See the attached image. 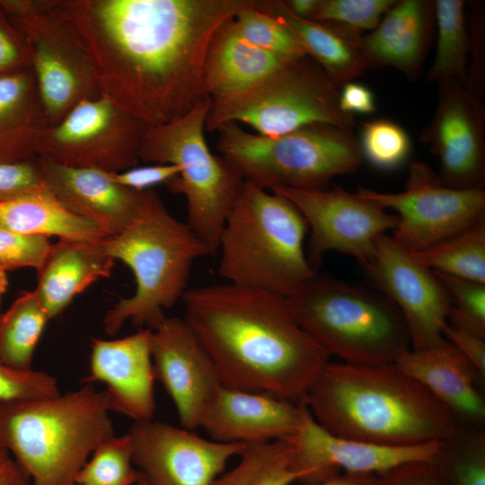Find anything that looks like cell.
<instances>
[{
  "label": "cell",
  "mask_w": 485,
  "mask_h": 485,
  "mask_svg": "<svg viewBox=\"0 0 485 485\" xmlns=\"http://www.w3.org/2000/svg\"><path fill=\"white\" fill-rule=\"evenodd\" d=\"M57 0H0V7L9 18H28L50 11Z\"/></svg>",
  "instance_id": "obj_48"
},
{
  "label": "cell",
  "mask_w": 485,
  "mask_h": 485,
  "mask_svg": "<svg viewBox=\"0 0 485 485\" xmlns=\"http://www.w3.org/2000/svg\"><path fill=\"white\" fill-rule=\"evenodd\" d=\"M38 157L0 163V199L46 190Z\"/></svg>",
  "instance_id": "obj_42"
},
{
  "label": "cell",
  "mask_w": 485,
  "mask_h": 485,
  "mask_svg": "<svg viewBox=\"0 0 485 485\" xmlns=\"http://www.w3.org/2000/svg\"><path fill=\"white\" fill-rule=\"evenodd\" d=\"M439 97L422 134L440 163L439 181L453 188H482L484 109L472 90L454 79L438 81Z\"/></svg>",
  "instance_id": "obj_18"
},
{
  "label": "cell",
  "mask_w": 485,
  "mask_h": 485,
  "mask_svg": "<svg viewBox=\"0 0 485 485\" xmlns=\"http://www.w3.org/2000/svg\"><path fill=\"white\" fill-rule=\"evenodd\" d=\"M182 301L224 386L300 402L330 362L285 296L225 282L188 289Z\"/></svg>",
  "instance_id": "obj_2"
},
{
  "label": "cell",
  "mask_w": 485,
  "mask_h": 485,
  "mask_svg": "<svg viewBox=\"0 0 485 485\" xmlns=\"http://www.w3.org/2000/svg\"><path fill=\"white\" fill-rule=\"evenodd\" d=\"M356 193L396 213L399 220L391 236L410 252L425 250L485 218L482 188L446 186L422 162L410 163L401 192L358 186Z\"/></svg>",
  "instance_id": "obj_12"
},
{
  "label": "cell",
  "mask_w": 485,
  "mask_h": 485,
  "mask_svg": "<svg viewBox=\"0 0 485 485\" xmlns=\"http://www.w3.org/2000/svg\"><path fill=\"white\" fill-rule=\"evenodd\" d=\"M303 401L328 432L383 445L442 441L460 427L428 389L395 364L330 361Z\"/></svg>",
  "instance_id": "obj_3"
},
{
  "label": "cell",
  "mask_w": 485,
  "mask_h": 485,
  "mask_svg": "<svg viewBox=\"0 0 485 485\" xmlns=\"http://www.w3.org/2000/svg\"><path fill=\"white\" fill-rule=\"evenodd\" d=\"M322 0H288L284 1L287 9L295 16L312 20Z\"/></svg>",
  "instance_id": "obj_51"
},
{
  "label": "cell",
  "mask_w": 485,
  "mask_h": 485,
  "mask_svg": "<svg viewBox=\"0 0 485 485\" xmlns=\"http://www.w3.org/2000/svg\"><path fill=\"white\" fill-rule=\"evenodd\" d=\"M411 254L434 271L485 284V218Z\"/></svg>",
  "instance_id": "obj_32"
},
{
  "label": "cell",
  "mask_w": 485,
  "mask_h": 485,
  "mask_svg": "<svg viewBox=\"0 0 485 485\" xmlns=\"http://www.w3.org/2000/svg\"><path fill=\"white\" fill-rule=\"evenodd\" d=\"M31 66L27 42L0 7V74Z\"/></svg>",
  "instance_id": "obj_43"
},
{
  "label": "cell",
  "mask_w": 485,
  "mask_h": 485,
  "mask_svg": "<svg viewBox=\"0 0 485 485\" xmlns=\"http://www.w3.org/2000/svg\"><path fill=\"white\" fill-rule=\"evenodd\" d=\"M288 62L245 41L231 18L215 32L207 51L203 68L206 93L213 99L239 92Z\"/></svg>",
  "instance_id": "obj_26"
},
{
  "label": "cell",
  "mask_w": 485,
  "mask_h": 485,
  "mask_svg": "<svg viewBox=\"0 0 485 485\" xmlns=\"http://www.w3.org/2000/svg\"><path fill=\"white\" fill-rule=\"evenodd\" d=\"M393 0H322L313 21L339 25L349 31L374 30Z\"/></svg>",
  "instance_id": "obj_39"
},
{
  "label": "cell",
  "mask_w": 485,
  "mask_h": 485,
  "mask_svg": "<svg viewBox=\"0 0 485 485\" xmlns=\"http://www.w3.org/2000/svg\"><path fill=\"white\" fill-rule=\"evenodd\" d=\"M340 110L348 114L354 112L370 114L375 110V97L372 92L363 84L348 82L339 91Z\"/></svg>",
  "instance_id": "obj_47"
},
{
  "label": "cell",
  "mask_w": 485,
  "mask_h": 485,
  "mask_svg": "<svg viewBox=\"0 0 485 485\" xmlns=\"http://www.w3.org/2000/svg\"><path fill=\"white\" fill-rule=\"evenodd\" d=\"M267 13L278 18L297 38L311 57L336 84L359 75L367 63L355 32L328 22L294 15L284 1H269Z\"/></svg>",
  "instance_id": "obj_28"
},
{
  "label": "cell",
  "mask_w": 485,
  "mask_h": 485,
  "mask_svg": "<svg viewBox=\"0 0 485 485\" xmlns=\"http://www.w3.org/2000/svg\"><path fill=\"white\" fill-rule=\"evenodd\" d=\"M288 438L301 485H313L341 472L380 475L408 463L432 461L441 442L393 446L338 436L321 427L306 406L300 427Z\"/></svg>",
  "instance_id": "obj_17"
},
{
  "label": "cell",
  "mask_w": 485,
  "mask_h": 485,
  "mask_svg": "<svg viewBox=\"0 0 485 485\" xmlns=\"http://www.w3.org/2000/svg\"><path fill=\"white\" fill-rule=\"evenodd\" d=\"M365 269L377 290L400 311L411 348L426 349L445 340L452 302L432 269L386 234L377 239Z\"/></svg>",
  "instance_id": "obj_15"
},
{
  "label": "cell",
  "mask_w": 485,
  "mask_h": 485,
  "mask_svg": "<svg viewBox=\"0 0 485 485\" xmlns=\"http://www.w3.org/2000/svg\"><path fill=\"white\" fill-rule=\"evenodd\" d=\"M287 298L301 327L343 363L394 364L411 348L400 311L380 292L317 274Z\"/></svg>",
  "instance_id": "obj_7"
},
{
  "label": "cell",
  "mask_w": 485,
  "mask_h": 485,
  "mask_svg": "<svg viewBox=\"0 0 485 485\" xmlns=\"http://www.w3.org/2000/svg\"><path fill=\"white\" fill-rule=\"evenodd\" d=\"M104 251L128 265L135 278L132 296L107 311L104 331L115 335L129 320L154 330L164 309L182 299L193 263L211 255L205 242L175 218L155 191L141 215L123 232L101 241Z\"/></svg>",
  "instance_id": "obj_6"
},
{
  "label": "cell",
  "mask_w": 485,
  "mask_h": 485,
  "mask_svg": "<svg viewBox=\"0 0 485 485\" xmlns=\"http://www.w3.org/2000/svg\"><path fill=\"white\" fill-rule=\"evenodd\" d=\"M0 485H32L28 473L3 447H0Z\"/></svg>",
  "instance_id": "obj_49"
},
{
  "label": "cell",
  "mask_w": 485,
  "mask_h": 485,
  "mask_svg": "<svg viewBox=\"0 0 485 485\" xmlns=\"http://www.w3.org/2000/svg\"><path fill=\"white\" fill-rule=\"evenodd\" d=\"M432 462L447 485H485V428L460 426Z\"/></svg>",
  "instance_id": "obj_34"
},
{
  "label": "cell",
  "mask_w": 485,
  "mask_h": 485,
  "mask_svg": "<svg viewBox=\"0 0 485 485\" xmlns=\"http://www.w3.org/2000/svg\"><path fill=\"white\" fill-rule=\"evenodd\" d=\"M261 0H57L101 95L156 127L209 98L203 68L217 29Z\"/></svg>",
  "instance_id": "obj_1"
},
{
  "label": "cell",
  "mask_w": 485,
  "mask_h": 485,
  "mask_svg": "<svg viewBox=\"0 0 485 485\" xmlns=\"http://www.w3.org/2000/svg\"><path fill=\"white\" fill-rule=\"evenodd\" d=\"M269 1L240 11L234 17L236 32L248 43L287 61L309 57L295 34L266 12Z\"/></svg>",
  "instance_id": "obj_35"
},
{
  "label": "cell",
  "mask_w": 485,
  "mask_h": 485,
  "mask_svg": "<svg viewBox=\"0 0 485 485\" xmlns=\"http://www.w3.org/2000/svg\"><path fill=\"white\" fill-rule=\"evenodd\" d=\"M150 346L154 379L172 400L181 428L194 430L222 385L214 362L182 317H165L152 330Z\"/></svg>",
  "instance_id": "obj_19"
},
{
  "label": "cell",
  "mask_w": 485,
  "mask_h": 485,
  "mask_svg": "<svg viewBox=\"0 0 485 485\" xmlns=\"http://www.w3.org/2000/svg\"><path fill=\"white\" fill-rule=\"evenodd\" d=\"M128 434L133 463L148 485H212L247 445L204 438L153 419L134 421Z\"/></svg>",
  "instance_id": "obj_16"
},
{
  "label": "cell",
  "mask_w": 485,
  "mask_h": 485,
  "mask_svg": "<svg viewBox=\"0 0 485 485\" xmlns=\"http://www.w3.org/2000/svg\"><path fill=\"white\" fill-rule=\"evenodd\" d=\"M428 14L427 2L396 1L374 31L359 39L367 65L392 66L407 75L415 74L424 55Z\"/></svg>",
  "instance_id": "obj_27"
},
{
  "label": "cell",
  "mask_w": 485,
  "mask_h": 485,
  "mask_svg": "<svg viewBox=\"0 0 485 485\" xmlns=\"http://www.w3.org/2000/svg\"><path fill=\"white\" fill-rule=\"evenodd\" d=\"M294 445L288 437L247 445L238 463L212 485H291L301 474L293 466Z\"/></svg>",
  "instance_id": "obj_31"
},
{
  "label": "cell",
  "mask_w": 485,
  "mask_h": 485,
  "mask_svg": "<svg viewBox=\"0 0 485 485\" xmlns=\"http://www.w3.org/2000/svg\"><path fill=\"white\" fill-rule=\"evenodd\" d=\"M177 165L159 163L140 167H132L120 172H110L111 178L118 183L136 190H151L153 186L167 183L178 176Z\"/></svg>",
  "instance_id": "obj_45"
},
{
  "label": "cell",
  "mask_w": 485,
  "mask_h": 485,
  "mask_svg": "<svg viewBox=\"0 0 485 485\" xmlns=\"http://www.w3.org/2000/svg\"><path fill=\"white\" fill-rule=\"evenodd\" d=\"M148 126L108 98L80 101L48 127L38 157L68 167L120 172L135 167Z\"/></svg>",
  "instance_id": "obj_11"
},
{
  "label": "cell",
  "mask_w": 485,
  "mask_h": 485,
  "mask_svg": "<svg viewBox=\"0 0 485 485\" xmlns=\"http://www.w3.org/2000/svg\"><path fill=\"white\" fill-rule=\"evenodd\" d=\"M8 19L28 44L49 127L80 101L101 96L90 59L53 8L32 17Z\"/></svg>",
  "instance_id": "obj_14"
},
{
  "label": "cell",
  "mask_w": 485,
  "mask_h": 485,
  "mask_svg": "<svg viewBox=\"0 0 485 485\" xmlns=\"http://www.w3.org/2000/svg\"><path fill=\"white\" fill-rule=\"evenodd\" d=\"M210 101L207 131L241 122L257 134L275 137L313 124L345 129L354 125L353 115L340 108L337 84L308 57L288 62L243 90Z\"/></svg>",
  "instance_id": "obj_10"
},
{
  "label": "cell",
  "mask_w": 485,
  "mask_h": 485,
  "mask_svg": "<svg viewBox=\"0 0 485 485\" xmlns=\"http://www.w3.org/2000/svg\"><path fill=\"white\" fill-rule=\"evenodd\" d=\"M443 334L485 380V337L450 322H447Z\"/></svg>",
  "instance_id": "obj_46"
},
{
  "label": "cell",
  "mask_w": 485,
  "mask_h": 485,
  "mask_svg": "<svg viewBox=\"0 0 485 485\" xmlns=\"http://www.w3.org/2000/svg\"><path fill=\"white\" fill-rule=\"evenodd\" d=\"M101 241L61 238L51 244L37 269L35 288L48 319L97 279L110 276L115 260L104 251Z\"/></svg>",
  "instance_id": "obj_24"
},
{
  "label": "cell",
  "mask_w": 485,
  "mask_h": 485,
  "mask_svg": "<svg viewBox=\"0 0 485 485\" xmlns=\"http://www.w3.org/2000/svg\"><path fill=\"white\" fill-rule=\"evenodd\" d=\"M151 332L146 328L122 339L93 341L85 382L105 383L109 410L134 421L152 419L155 410Z\"/></svg>",
  "instance_id": "obj_22"
},
{
  "label": "cell",
  "mask_w": 485,
  "mask_h": 485,
  "mask_svg": "<svg viewBox=\"0 0 485 485\" xmlns=\"http://www.w3.org/2000/svg\"><path fill=\"white\" fill-rule=\"evenodd\" d=\"M0 228L59 239L101 241L108 234L66 208L48 189L0 199Z\"/></svg>",
  "instance_id": "obj_29"
},
{
  "label": "cell",
  "mask_w": 485,
  "mask_h": 485,
  "mask_svg": "<svg viewBox=\"0 0 485 485\" xmlns=\"http://www.w3.org/2000/svg\"><path fill=\"white\" fill-rule=\"evenodd\" d=\"M49 238L0 228V269L4 271L42 265L50 247Z\"/></svg>",
  "instance_id": "obj_41"
},
{
  "label": "cell",
  "mask_w": 485,
  "mask_h": 485,
  "mask_svg": "<svg viewBox=\"0 0 485 485\" xmlns=\"http://www.w3.org/2000/svg\"><path fill=\"white\" fill-rule=\"evenodd\" d=\"M8 286V278L6 271L0 269V298L6 291Z\"/></svg>",
  "instance_id": "obj_52"
},
{
  "label": "cell",
  "mask_w": 485,
  "mask_h": 485,
  "mask_svg": "<svg viewBox=\"0 0 485 485\" xmlns=\"http://www.w3.org/2000/svg\"><path fill=\"white\" fill-rule=\"evenodd\" d=\"M38 159L48 190L66 208L99 225L109 236L127 229L155 192L125 187L116 182L110 172Z\"/></svg>",
  "instance_id": "obj_20"
},
{
  "label": "cell",
  "mask_w": 485,
  "mask_h": 485,
  "mask_svg": "<svg viewBox=\"0 0 485 485\" xmlns=\"http://www.w3.org/2000/svg\"><path fill=\"white\" fill-rule=\"evenodd\" d=\"M216 131L221 157L244 181L268 190L325 189L331 178L355 172L363 158L351 129L327 124L275 137L250 133L236 122Z\"/></svg>",
  "instance_id": "obj_8"
},
{
  "label": "cell",
  "mask_w": 485,
  "mask_h": 485,
  "mask_svg": "<svg viewBox=\"0 0 485 485\" xmlns=\"http://www.w3.org/2000/svg\"><path fill=\"white\" fill-rule=\"evenodd\" d=\"M437 43L428 80L454 79L469 88L470 38L464 18V2L438 0L435 4Z\"/></svg>",
  "instance_id": "obj_33"
},
{
  "label": "cell",
  "mask_w": 485,
  "mask_h": 485,
  "mask_svg": "<svg viewBox=\"0 0 485 485\" xmlns=\"http://www.w3.org/2000/svg\"><path fill=\"white\" fill-rule=\"evenodd\" d=\"M305 404L223 384L206 406L199 427L210 439L245 445L270 442L294 435Z\"/></svg>",
  "instance_id": "obj_21"
},
{
  "label": "cell",
  "mask_w": 485,
  "mask_h": 485,
  "mask_svg": "<svg viewBox=\"0 0 485 485\" xmlns=\"http://www.w3.org/2000/svg\"><path fill=\"white\" fill-rule=\"evenodd\" d=\"M428 389L459 426L484 428V382L468 359L448 340L410 348L394 363Z\"/></svg>",
  "instance_id": "obj_23"
},
{
  "label": "cell",
  "mask_w": 485,
  "mask_h": 485,
  "mask_svg": "<svg viewBox=\"0 0 485 485\" xmlns=\"http://www.w3.org/2000/svg\"><path fill=\"white\" fill-rule=\"evenodd\" d=\"M313 485H378V475L341 472Z\"/></svg>",
  "instance_id": "obj_50"
},
{
  "label": "cell",
  "mask_w": 485,
  "mask_h": 485,
  "mask_svg": "<svg viewBox=\"0 0 485 485\" xmlns=\"http://www.w3.org/2000/svg\"><path fill=\"white\" fill-rule=\"evenodd\" d=\"M270 191L288 199L304 216L310 233L306 255L316 271L328 251L352 256L366 268L377 239L392 231L399 220L378 204L338 186L330 190L277 187Z\"/></svg>",
  "instance_id": "obj_13"
},
{
  "label": "cell",
  "mask_w": 485,
  "mask_h": 485,
  "mask_svg": "<svg viewBox=\"0 0 485 485\" xmlns=\"http://www.w3.org/2000/svg\"><path fill=\"white\" fill-rule=\"evenodd\" d=\"M48 320L35 289L16 298L0 317V362L17 370H31L35 348Z\"/></svg>",
  "instance_id": "obj_30"
},
{
  "label": "cell",
  "mask_w": 485,
  "mask_h": 485,
  "mask_svg": "<svg viewBox=\"0 0 485 485\" xmlns=\"http://www.w3.org/2000/svg\"><path fill=\"white\" fill-rule=\"evenodd\" d=\"M358 144L362 157L380 170L400 167L410 150V141L404 129L387 119L364 123Z\"/></svg>",
  "instance_id": "obj_37"
},
{
  "label": "cell",
  "mask_w": 485,
  "mask_h": 485,
  "mask_svg": "<svg viewBox=\"0 0 485 485\" xmlns=\"http://www.w3.org/2000/svg\"><path fill=\"white\" fill-rule=\"evenodd\" d=\"M129 434L108 438L93 452L76 476L80 485H133L140 472L133 466Z\"/></svg>",
  "instance_id": "obj_36"
},
{
  "label": "cell",
  "mask_w": 485,
  "mask_h": 485,
  "mask_svg": "<svg viewBox=\"0 0 485 485\" xmlns=\"http://www.w3.org/2000/svg\"><path fill=\"white\" fill-rule=\"evenodd\" d=\"M59 395L56 379L45 372L22 371L0 362V402Z\"/></svg>",
  "instance_id": "obj_40"
},
{
  "label": "cell",
  "mask_w": 485,
  "mask_h": 485,
  "mask_svg": "<svg viewBox=\"0 0 485 485\" xmlns=\"http://www.w3.org/2000/svg\"><path fill=\"white\" fill-rule=\"evenodd\" d=\"M107 398L87 385L52 398L0 402V447L32 485H75L91 453L114 436Z\"/></svg>",
  "instance_id": "obj_4"
},
{
  "label": "cell",
  "mask_w": 485,
  "mask_h": 485,
  "mask_svg": "<svg viewBox=\"0 0 485 485\" xmlns=\"http://www.w3.org/2000/svg\"><path fill=\"white\" fill-rule=\"evenodd\" d=\"M210 101L206 98L178 119L149 127L139 161L179 167L178 176L166 185L185 197L186 224L216 255L224 224L244 181L207 145L204 131Z\"/></svg>",
  "instance_id": "obj_9"
},
{
  "label": "cell",
  "mask_w": 485,
  "mask_h": 485,
  "mask_svg": "<svg viewBox=\"0 0 485 485\" xmlns=\"http://www.w3.org/2000/svg\"><path fill=\"white\" fill-rule=\"evenodd\" d=\"M137 485H148L147 482L146 481L145 478L142 476V474L140 473L139 475V478L137 481Z\"/></svg>",
  "instance_id": "obj_53"
},
{
  "label": "cell",
  "mask_w": 485,
  "mask_h": 485,
  "mask_svg": "<svg viewBox=\"0 0 485 485\" xmlns=\"http://www.w3.org/2000/svg\"><path fill=\"white\" fill-rule=\"evenodd\" d=\"M434 272L452 302L448 322L485 337V284Z\"/></svg>",
  "instance_id": "obj_38"
},
{
  "label": "cell",
  "mask_w": 485,
  "mask_h": 485,
  "mask_svg": "<svg viewBox=\"0 0 485 485\" xmlns=\"http://www.w3.org/2000/svg\"><path fill=\"white\" fill-rule=\"evenodd\" d=\"M378 485H447L432 461H418L378 475Z\"/></svg>",
  "instance_id": "obj_44"
},
{
  "label": "cell",
  "mask_w": 485,
  "mask_h": 485,
  "mask_svg": "<svg viewBox=\"0 0 485 485\" xmlns=\"http://www.w3.org/2000/svg\"><path fill=\"white\" fill-rule=\"evenodd\" d=\"M307 233L293 203L244 181L219 237L218 273L228 283L289 297L318 274L304 250Z\"/></svg>",
  "instance_id": "obj_5"
},
{
  "label": "cell",
  "mask_w": 485,
  "mask_h": 485,
  "mask_svg": "<svg viewBox=\"0 0 485 485\" xmlns=\"http://www.w3.org/2000/svg\"><path fill=\"white\" fill-rule=\"evenodd\" d=\"M49 127L31 66L0 74V163L38 157Z\"/></svg>",
  "instance_id": "obj_25"
}]
</instances>
